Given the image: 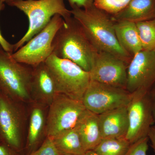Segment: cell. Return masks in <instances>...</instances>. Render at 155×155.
I'll return each mask as SVG.
<instances>
[{
  "label": "cell",
  "instance_id": "obj_16",
  "mask_svg": "<svg viewBox=\"0 0 155 155\" xmlns=\"http://www.w3.org/2000/svg\"><path fill=\"white\" fill-rule=\"evenodd\" d=\"M114 29L119 44L130 56L133 57L143 50L135 22L126 20L116 21Z\"/></svg>",
  "mask_w": 155,
  "mask_h": 155
},
{
  "label": "cell",
  "instance_id": "obj_25",
  "mask_svg": "<svg viewBox=\"0 0 155 155\" xmlns=\"http://www.w3.org/2000/svg\"><path fill=\"white\" fill-rule=\"evenodd\" d=\"M69 2L71 8H78L87 9L94 5V0H67Z\"/></svg>",
  "mask_w": 155,
  "mask_h": 155
},
{
  "label": "cell",
  "instance_id": "obj_20",
  "mask_svg": "<svg viewBox=\"0 0 155 155\" xmlns=\"http://www.w3.org/2000/svg\"><path fill=\"white\" fill-rule=\"evenodd\" d=\"M130 145L125 137L104 138L92 150L100 155H125Z\"/></svg>",
  "mask_w": 155,
  "mask_h": 155
},
{
  "label": "cell",
  "instance_id": "obj_6",
  "mask_svg": "<svg viewBox=\"0 0 155 155\" xmlns=\"http://www.w3.org/2000/svg\"><path fill=\"white\" fill-rule=\"evenodd\" d=\"M64 19L56 14L42 30L16 51L11 54L15 61L34 67L44 63L53 54L52 42Z\"/></svg>",
  "mask_w": 155,
  "mask_h": 155
},
{
  "label": "cell",
  "instance_id": "obj_24",
  "mask_svg": "<svg viewBox=\"0 0 155 155\" xmlns=\"http://www.w3.org/2000/svg\"><path fill=\"white\" fill-rule=\"evenodd\" d=\"M149 140L148 137H147L132 143L125 155H147Z\"/></svg>",
  "mask_w": 155,
  "mask_h": 155
},
{
  "label": "cell",
  "instance_id": "obj_1",
  "mask_svg": "<svg viewBox=\"0 0 155 155\" xmlns=\"http://www.w3.org/2000/svg\"><path fill=\"white\" fill-rule=\"evenodd\" d=\"M72 16L98 52L114 54L127 62L130 56L116 38L114 22L110 14L93 6L87 9L72 8Z\"/></svg>",
  "mask_w": 155,
  "mask_h": 155
},
{
  "label": "cell",
  "instance_id": "obj_30",
  "mask_svg": "<svg viewBox=\"0 0 155 155\" xmlns=\"http://www.w3.org/2000/svg\"><path fill=\"white\" fill-rule=\"evenodd\" d=\"M83 155H100L95 152L93 150L87 151Z\"/></svg>",
  "mask_w": 155,
  "mask_h": 155
},
{
  "label": "cell",
  "instance_id": "obj_26",
  "mask_svg": "<svg viewBox=\"0 0 155 155\" xmlns=\"http://www.w3.org/2000/svg\"><path fill=\"white\" fill-rule=\"evenodd\" d=\"M5 8V3L0 1V14ZM0 45L5 51L11 54L14 53V45L8 42L3 37L0 30Z\"/></svg>",
  "mask_w": 155,
  "mask_h": 155
},
{
  "label": "cell",
  "instance_id": "obj_15",
  "mask_svg": "<svg viewBox=\"0 0 155 155\" xmlns=\"http://www.w3.org/2000/svg\"><path fill=\"white\" fill-rule=\"evenodd\" d=\"M85 151L92 150L102 140L98 115L87 110L75 126Z\"/></svg>",
  "mask_w": 155,
  "mask_h": 155
},
{
  "label": "cell",
  "instance_id": "obj_17",
  "mask_svg": "<svg viewBox=\"0 0 155 155\" xmlns=\"http://www.w3.org/2000/svg\"><path fill=\"white\" fill-rule=\"evenodd\" d=\"M116 21L135 22L155 18V0H131L122 11L112 17Z\"/></svg>",
  "mask_w": 155,
  "mask_h": 155
},
{
  "label": "cell",
  "instance_id": "obj_7",
  "mask_svg": "<svg viewBox=\"0 0 155 155\" xmlns=\"http://www.w3.org/2000/svg\"><path fill=\"white\" fill-rule=\"evenodd\" d=\"M82 101L58 94L50 105L47 119V137L53 138L75 127L86 110Z\"/></svg>",
  "mask_w": 155,
  "mask_h": 155
},
{
  "label": "cell",
  "instance_id": "obj_29",
  "mask_svg": "<svg viewBox=\"0 0 155 155\" xmlns=\"http://www.w3.org/2000/svg\"><path fill=\"white\" fill-rule=\"evenodd\" d=\"M148 137L151 142V146L155 154V126L152 125L151 127L148 134Z\"/></svg>",
  "mask_w": 155,
  "mask_h": 155
},
{
  "label": "cell",
  "instance_id": "obj_18",
  "mask_svg": "<svg viewBox=\"0 0 155 155\" xmlns=\"http://www.w3.org/2000/svg\"><path fill=\"white\" fill-rule=\"evenodd\" d=\"M51 138L56 147L64 155H83L86 152L75 127Z\"/></svg>",
  "mask_w": 155,
  "mask_h": 155
},
{
  "label": "cell",
  "instance_id": "obj_32",
  "mask_svg": "<svg viewBox=\"0 0 155 155\" xmlns=\"http://www.w3.org/2000/svg\"><path fill=\"white\" fill-rule=\"evenodd\" d=\"M0 144H2V143H1V140H0Z\"/></svg>",
  "mask_w": 155,
  "mask_h": 155
},
{
  "label": "cell",
  "instance_id": "obj_5",
  "mask_svg": "<svg viewBox=\"0 0 155 155\" xmlns=\"http://www.w3.org/2000/svg\"><path fill=\"white\" fill-rule=\"evenodd\" d=\"M33 67L19 63L0 45V92L15 101L29 99Z\"/></svg>",
  "mask_w": 155,
  "mask_h": 155
},
{
  "label": "cell",
  "instance_id": "obj_10",
  "mask_svg": "<svg viewBox=\"0 0 155 155\" xmlns=\"http://www.w3.org/2000/svg\"><path fill=\"white\" fill-rule=\"evenodd\" d=\"M155 83V51L142 50L127 66L126 89L130 94L149 92Z\"/></svg>",
  "mask_w": 155,
  "mask_h": 155
},
{
  "label": "cell",
  "instance_id": "obj_4",
  "mask_svg": "<svg viewBox=\"0 0 155 155\" xmlns=\"http://www.w3.org/2000/svg\"><path fill=\"white\" fill-rule=\"evenodd\" d=\"M45 63L52 76L58 94L82 101L90 82L89 72L72 61L54 54Z\"/></svg>",
  "mask_w": 155,
  "mask_h": 155
},
{
  "label": "cell",
  "instance_id": "obj_9",
  "mask_svg": "<svg viewBox=\"0 0 155 155\" xmlns=\"http://www.w3.org/2000/svg\"><path fill=\"white\" fill-rule=\"evenodd\" d=\"M132 94L127 106L128 129L125 138L130 144L148 137L154 123L149 92L138 91Z\"/></svg>",
  "mask_w": 155,
  "mask_h": 155
},
{
  "label": "cell",
  "instance_id": "obj_12",
  "mask_svg": "<svg viewBox=\"0 0 155 155\" xmlns=\"http://www.w3.org/2000/svg\"><path fill=\"white\" fill-rule=\"evenodd\" d=\"M16 102L0 92V140L18 152L22 147L21 118Z\"/></svg>",
  "mask_w": 155,
  "mask_h": 155
},
{
  "label": "cell",
  "instance_id": "obj_13",
  "mask_svg": "<svg viewBox=\"0 0 155 155\" xmlns=\"http://www.w3.org/2000/svg\"><path fill=\"white\" fill-rule=\"evenodd\" d=\"M127 106L98 115L102 139L125 137L128 129Z\"/></svg>",
  "mask_w": 155,
  "mask_h": 155
},
{
  "label": "cell",
  "instance_id": "obj_14",
  "mask_svg": "<svg viewBox=\"0 0 155 155\" xmlns=\"http://www.w3.org/2000/svg\"><path fill=\"white\" fill-rule=\"evenodd\" d=\"M31 92L42 102L49 105L58 94L52 76L45 62L33 67Z\"/></svg>",
  "mask_w": 155,
  "mask_h": 155
},
{
  "label": "cell",
  "instance_id": "obj_8",
  "mask_svg": "<svg viewBox=\"0 0 155 155\" xmlns=\"http://www.w3.org/2000/svg\"><path fill=\"white\" fill-rule=\"evenodd\" d=\"M132 94L126 89L91 80L82 101L87 110L100 114L127 106Z\"/></svg>",
  "mask_w": 155,
  "mask_h": 155
},
{
  "label": "cell",
  "instance_id": "obj_27",
  "mask_svg": "<svg viewBox=\"0 0 155 155\" xmlns=\"http://www.w3.org/2000/svg\"><path fill=\"white\" fill-rule=\"evenodd\" d=\"M0 155H19L15 151L5 145L0 144Z\"/></svg>",
  "mask_w": 155,
  "mask_h": 155
},
{
  "label": "cell",
  "instance_id": "obj_22",
  "mask_svg": "<svg viewBox=\"0 0 155 155\" xmlns=\"http://www.w3.org/2000/svg\"><path fill=\"white\" fill-rule=\"evenodd\" d=\"M131 0H94V5L112 16L122 11Z\"/></svg>",
  "mask_w": 155,
  "mask_h": 155
},
{
  "label": "cell",
  "instance_id": "obj_11",
  "mask_svg": "<svg viewBox=\"0 0 155 155\" xmlns=\"http://www.w3.org/2000/svg\"><path fill=\"white\" fill-rule=\"evenodd\" d=\"M126 63L124 60L114 54L98 52L89 72L91 80L126 89Z\"/></svg>",
  "mask_w": 155,
  "mask_h": 155
},
{
  "label": "cell",
  "instance_id": "obj_2",
  "mask_svg": "<svg viewBox=\"0 0 155 155\" xmlns=\"http://www.w3.org/2000/svg\"><path fill=\"white\" fill-rule=\"evenodd\" d=\"M64 20L53 40L52 54L72 61L89 72L98 51L72 16Z\"/></svg>",
  "mask_w": 155,
  "mask_h": 155
},
{
  "label": "cell",
  "instance_id": "obj_19",
  "mask_svg": "<svg viewBox=\"0 0 155 155\" xmlns=\"http://www.w3.org/2000/svg\"><path fill=\"white\" fill-rule=\"evenodd\" d=\"M45 125V115L42 109L38 107H34L31 114L26 144L30 153L35 150L39 143Z\"/></svg>",
  "mask_w": 155,
  "mask_h": 155
},
{
  "label": "cell",
  "instance_id": "obj_23",
  "mask_svg": "<svg viewBox=\"0 0 155 155\" xmlns=\"http://www.w3.org/2000/svg\"><path fill=\"white\" fill-rule=\"evenodd\" d=\"M27 155H64L56 147L52 138L47 137L37 149Z\"/></svg>",
  "mask_w": 155,
  "mask_h": 155
},
{
  "label": "cell",
  "instance_id": "obj_31",
  "mask_svg": "<svg viewBox=\"0 0 155 155\" xmlns=\"http://www.w3.org/2000/svg\"><path fill=\"white\" fill-rule=\"evenodd\" d=\"M6 0H0L1 2H5Z\"/></svg>",
  "mask_w": 155,
  "mask_h": 155
},
{
  "label": "cell",
  "instance_id": "obj_28",
  "mask_svg": "<svg viewBox=\"0 0 155 155\" xmlns=\"http://www.w3.org/2000/svg\"><path fill=\"white\" fill-rule=\"evenodd\" d=\"M153 86H154L153 87H152L150 90V91L149 95L153 117L154 121L155 123V83Z\"/></svg>",
  "mask_w": 155,
  "mask_h": 155
},
{
  "label": "cell",
  "instance_id": "obj_3",
  "mask_svg": "<svg viewBox=\"0 0 155 155\" xmlns=\"http://www.w3.org/2000/svg\"><path fill=\"white\" fill-rule=\"evenodd\" d=\"M8 5L17 8L28 17V30L14 45V52L35 36L48 25L56 14L64 19L72 16L64 0H6Z\"/></svg>",
  "mask_w": 155,
  "mask_h": 155
},
{
  "label": "cell",
  "instance_id": "obj_33",
  "mask_svg": "<svg viewBox=\"0 0 155 155\" xmlns=\"http://www.w3.org/2000/svg\"></svg>",
  "mask_w": 155,
  "mask_h": 155
},
{
  "label": "cell",
  "instance_id": "obj_21",
  "mask_svg": "<svg viewBox=\"0 0 155 155\" xmlns=\"http://www.w3.org/2000/svg\"><path fill=\"white\" fill-rule=\"evenodd\" d=\"M136 23L143 50L155 51V18Z\"/></svg>",
  "mask_w": 155,
  "mask_h": 155
}]
</instances>
